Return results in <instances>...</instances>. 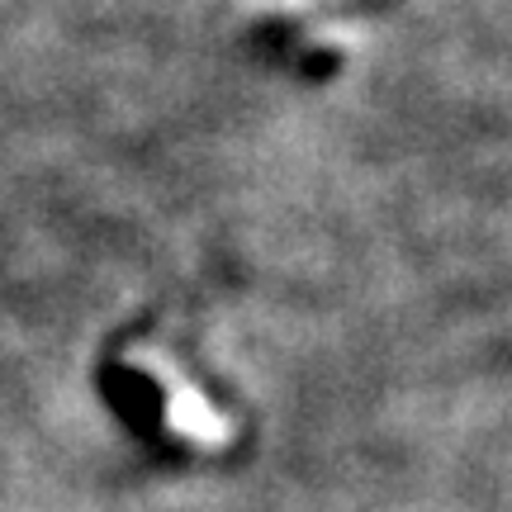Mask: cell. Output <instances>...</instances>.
I'll return each mask as SVG.
<instances>
[{
    "label": "cell",
    "instance_id": "1",
    "mask_svg": "<svg viewBox=\"0 0 512 512\" xmlns=\"http://www.w3.org/2000/svg\"><path fill=\"white\" fill-rule=\"evenodd\" d=\"M128 361L143 370V375H152V384L162 389L166 427H171L176 437L195 441V446H228V441H233V422L223 418L219 408L185 380V370L176 366L171 356H162V351H152V347H138V351H128Z\"/></svg>",
    "mask_w": 512,
    "mask_h": 512
},
{
    "label": "cell",
    "instance_id": "2",
    "mask_svg": "<svg viewBox=\"0 0 512 512\" xmlns=\"http://www.w3.org/2000/svg\"><path fill=\"white\" fill-rule=\"evenodd\" d=\"M252 10H271V15H294V10H313V5H328V0H247Z\"/></svg>",
    "mask_w": 512,
    "mask_h": 512
}]
</instances>
